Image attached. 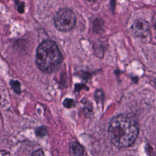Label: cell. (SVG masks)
Listing matches in <instances>:
<instances>
[{
    "label": "cell",
    "mask_w": 156,
    "mask_h": 156,
    "mask_svg": "<svg viewBox=\"0 0 156 156\" xmlns=\"http://www.w3.org/2000/svg\"><path fill=\"white\" fill-rule=\"evenodd\" d=\"M138 132L135 121L126 115L113 117L108 124V138L115 146L119 147L131 146L136 140Z\"/></svg>",
    "instance_id": "6da1fadb"
},
{
    "label": "cell",
    "mask_w": 156,
    "mask_h": 156,
    "mask_svg": "<svg viewBox=\"0 0 156 156\" xmlns=\"http://www.w3.org/2000/svg\"><path fill=\"white\" fill-rule=\"evenodd\" d=\"M35 60L38 68L41 71L51 73L55 72L60 68L62 56L54 41L46 40L37 48Z\"/></svg>",
    "instance_id": "7a4b0ae2"
},
{
    "label": "cell",
    "mask_w": 156,
    "mask_h": 156,
    "mask_svg": "<svg viewBox=\"0 0 156 156\" xmlns=\"http://www.w3.org/2000/svg\"><path fill=\"white\" fill-rule=\"evenodd\" d=\"M54 22L55 27L60 31L68 32L73 29L76 23L74 13L69 9L63 8L55 14Z\"/></svg>",
    "instance_id": "3957f363"
},
{
    "label": "cell",
    "mask_w": 156,
    "mask_h": 156,
    "mask_svg": "<svg viewBox=\"0 0 156 156\" xmlns=\"http://www.w3.org/2000/svg\"><path fill=\"white\" fill-rule=\"evenodd\" d=\"M130 31L135 37L146 38L150 34L149 24L145 20L141 18L135 20L130 27Z\"/></svg>",
    "instance_id": "277c9868"
},
{
    "label": "cell",
    "mask_w": 156,
    "mask_h": 156,
    "mask_svg": "<svg viewBox=\"0 0 156 156\" xmlns=\"http://www.w3.org/2000/svg\"><path fill=\"white\" fill-rule=\"evenodd\" d=\"M69 151L73 156H81L84 152L83 146L76 141H73L70 143Z\"/></svg>",
    "instance_id": "5b68a950"
},
{
    "label": "cell",
    "mask_w": 156,
    "mask_h": 156,
    "mask_svg": "<svg viewBox=\"0 0 156 156\" xmlns=\"http://www.w3.org/2000/svg\"><path fill=\"white\" fill-rule=\"evenodd\" d=\"M10 84L12 88L15 93L17 94H20L21 93V85L20 82L18 80H11L10 82Z\"/></svg>",
    "instance_id": "8992f818"
},
{
    "label": "cell",
    "mask_w": 156,
    "mask_h": 156,
    "mask_svg": "<svg viewBox=\"0 0 156 156\" xmlns=\"http://www.w3.org/2000/svg\"><path fill=\"white\" fill-rule=\"evenodd\" d=\"M35 133H36L37 136H40V137H43L47 134V130L43 126L39 127L36 129Z\"/></svg>",
    "instance_id": "52a82bcc"
},
{
    "label": "cell",
    "mask_w": 156,
    "mask_h": 156,
    "mask_svg": "<svg viewBox=\"0 0 156 156\" xmlns=\"http://www.w3.org/2000/svg\"><path fill=\"white\" fill-rule=\"evenodd\" d=\"M63 105L66 107V108H71L74 105V102L73 99H68L66 98L64 100L63 102Z\"/></svg>",
    "instance_id": "ba28073f"
},
{
    "label": "cell",
    "mask_w": 156,
    "mask_h": 156,
    "mask_svg": "<svg viewBox=\"0 0 156 156\" xmlns=\"http://www.w3.org/2000/svg\"><path fill=\"white\" fill-rule=\"evenodd\" d=\"M102 98H103V93L101 91L98 90L96 92L95 94V98L96 99V101L98 102H99V101H102Z\"/></svg>",
    "instance_id": "9c48e42d"
},
{
    "label": "cell",
    "mask_w": 156,
    "mask_h": 156,
    "mask_svg": "<svg viewBox=\"0 0 156 156\" xmlns=\"http://www.w3.org/2000/svg\"><path fill=\"white\" fill-rule=\"evenodd\" d=\"M32 156H44V154L41 149H38L32 153Z\"/></svg>",
    "instance_id": "30bf717a"
},
{
    "label": "cell",
    "mask_w": 156,
    "mask_h": 156,
    "mask_svg": "<svg viewBox=\"0 0 156 156\" xmlns=\"http://www.w3.org/2000/svg\"><path fill=\"white\" fill-rule=\"evenodd\" d=\"M1 156H10V154L5 151H1Z\"/></svg>",
    "instance_id": "8fae6325"
},
{
    "label": "cell",
    "mask_w": 156,
    "mask_h": 156,
    "mask_svg": "<svg viewBox=\"0 0 156 156\" xmlns=\"http://www.w3.org/2000/svg\"><path fill=\"white\" fill-rule=\"evenodd\" d=\"M154 30H155V36H156V20L154 23Z\"/></svg>",
    "instance_id": "7c38bea8"
},
{
    "label": "cell",
    "mask_w": 156,
    "mask_h": 156,
    "mask_svg": "<svg viewBox=\"0 0 156 156\" xmlns=\"http://www.w3.org/2000/svg\"><path fill=\"white\" fill-rule=\"evenodd\" d=\"M151 156H156V153H155V154H154L151 155Z\"/></svg>",
    "instance_id": "4fadbf2b"
},
{
    "label": "cell",
    "mask_w": 156,
    "mask_h": 156,
    "mask_svg": "<svg viewBox=\"0 0 156 156\" xmlns=\"http://www.w3.org/2000/svg\"><path fill=\"white\" fill-rule=\"evenodd\" d=\"M88 1H94V0H88Z\"/></svg>",
    "instance_id": "5bb4252c"
}]
</instances>
